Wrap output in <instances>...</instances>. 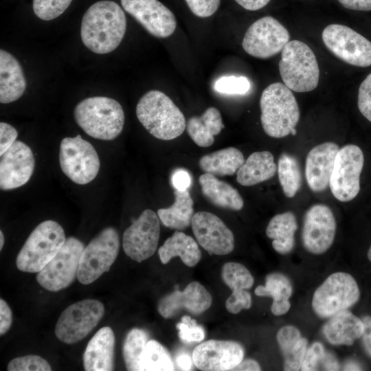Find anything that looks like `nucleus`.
Here are the masks:
<instances>
[{"label":"nucleus","mask_w":371,"mask_h":371,"mask_svg":"<svg viewBox=\"0 0 371 371\" xmlns=\"http://www.w3.org/2000/svg\"><path fill=\"white\" fill-rule=\"evenodd\" d=\"M126 28V16L120 6L112 1H100L91 5L84 14L80 37L91 52L104 54L119 46Z\"/></svg>","instance_id":"1"},{"label":"nucleus","mask_w":371,"mask_h":371,"mask_svg":"<svg viewBox=\"0 0 371 371\" xmlns=\"http://www.w3.org/2000/svg\"><path fill=\"white\" fill-rule=\"evenodd\" d=\"M136 115L150 135L161 140L178 137L186 127L183 113L168 95L157 90L149 91L139 99Z\"/></svg>","instance_id":"2"},{"label":"nucleus","mask_w":371,"mask_h":371,"mask_svg":"<svg viewBox=\"0 0 371 371\" xmlns=\"http://www.w3.org/2000/svg\"><path fill=\"white\" fill-rule=\"evenodd\" d=\"M77 124L89 136L102 140H112L122 131L124 113L115 100L104 96L85 98L75 107Z\"/></svg>","instance_id":"3"},{"label":"nucleus","mask_w":371,"mask_h":371,"mask_svg":"<svg viewBox=\"0 0 371 371\" xmlns=\"http://www.w3.org/2000/svg\"><path fill=\"white\" fill-rule=\"evenodd\" d=\"M260 121L265 133L273 138L291 134L300 120L297 100L284 84L275 82L267 86L260 100Z\"/></svg>","instance_id":"4"},{"label":"nucleus","mask_w":371,"mask_h":371,"mask_svg":"<svg viewBox=\"0 0 371 371\" xmlns=\"http://www.w3.org/2000/svg\"><path fill=\"white\" fill-rule=\"evenodd\" d=\"M279 71L284 84L291 91L302 93L318 85L319 69L313 50L304 42L289 41L281 52Z\"/></svg>","instance_id":"5"},{"label":"nucleus","mask_w":371,"mask_h":371,"mask_svg":"<svg viewBox=\"0 0 371 371\" xmlns=\"http://www.w3.org/2000/svg\"><path fill=\"white\" fill-rule=\"evenodd\" d=\"M66 240L63 228L52 220L38 224L19 252L16 265L27 273L39 272L58 253Z\"/></svg>","instance_id":"6"},{"label":"nucleus","mask_w":371,"mask_h":371,"mask_svg":"<svg viewBox=\"0 0 371 371\" xmlns=\"http://www.w3.org/2000/svg\"><path fill=\"white\" fill-rule=\"evenodd\" d=\"M360 290L355 279L349 273L336 272L329 276L315 290L312 308L321 318H329L348 310L359 300Z\"/></svg>","instance_id":"7"},{"label":"nucleus","mask_w":371,"mask_h":371,"mask_svg":"<svg viewBox=\"0 0 371 371\" xmlns=\"http://www.w3.org/2000/svg\"><path fill=\"white\" fill-rule=\"evenodd\" d=\"M120 249L117 230L108 227L102 229L84 248L78 270V280L85 285L98 280L109 271Z\"/></svg>","instance_id":"8"},{"label":"nucleus","mask_w":371,"mask_h":371,"mask_svg":"<svg viewBox=\"0 0 371 371\" xmlns=\"http://www.w3.org/2000/svg\"><path fill=\"white\" fill-rule=\"evenodd\" d=\"M59 163L63 172L73 182L85 185L92 181L100 170L94 147L80 135L64 138L60 145Z\"/></svg>","instance_id":"9"},{"label":"nucleus","mask_w":371,"mask_h":371,"mask_svg":"<svg viewBox=\"0 0 371 371\" xmlns=\"http://www.w3.org/2000/svg\"><path fill=\"white\" fill-rule=\"evenodd\" d=\"M104 313V305L97 300L85 299L75 302L62 312L56 324L55 335L64 343H76L91 333Z\"/></svg>","instance_id":"10"},{"label":"nucleus","mask_w":371,"mask_h":371,"mask_svg":"<svg viewBox=\"0 0 371 371\" xmlns=\"http://www.w3.org/2000/svg\"><path fill=\"white\" fill-rule=\"evenodd\" d=\"M84 244L75 237L66 238L56 256L36 275L45 289L56 292L69 286L77 277Z\"/></svg>","instance_id":"11"},{"label":"nucleus","mask_w":371,"mask_h":371,"mask_svg":"<svg viewBox=\"0 0 371 371\" xmlns=\"http://www.w3.org/2000/svg\"><path fill=\"white\" fill-rule=\"evenodd\" d=\"M363 163V153L358 146L347 144L339 148L329 182L330 191L336 199L348 202L357 196Z\"/></svg>","instance_id":"12"},{"label":"nucleus","mask_w":371,"mask_h":371,"mask_svg":"<svg viewBox=\"0 0 371 371\" xmlns=\"http://www.w3.org/2000/svg\"><path fill=\"white\" fill-rule=\"evenodd\" d=\"M322 37L327 49L344 62L360 67L371 65V42L350 27L330 24Z\"/></svg>","instance_id":"13"},{"label":"nucleus","mask_w":371,"mask_h":371,"mask_svg":"<svg viewBox=\"0 0 371 371\" xmlns=\"http://www.w3.org/2000/svg\"><path fill=\"white\" fill-rule=\"evenodd\" d=\"M289 39L290 34L286 28L276 19L266 16L248 27L242 46L250 56L265 59L282 52Z\"/></svg>","instance_id":"14"},{"label":"nucleus","mask_w":371,"mask_h":371,"mask_svg":"<svg viewBox=\"0 0 371 371\" xmlns=\"http://www.w3.org/2000/svg\"><path fill=\"white\" fill-rule=\"evenodd\" d=\"M160 236L158 215L153 210H144L124 232L123 249L128 257L137 262L151 257L157 251Z\"/></svg>","instance_id":"15"},{"label":"nucleus","mask_w":371,"mask_h":371,"mask_svg":"<svg viewBox=\"0 0 371 371\" xmlns=\"http://www.w3.org/2000/svg\"><path fill=\"white\" fill-rule=\"evenodd\" d=\"M336 221L331 209L318 203L305 213L302 232L304 248L313 254H322L332 245L336 233Z\"/></svg>","instance_id":"16"},{"label":"nucleus","mask_w":371,"mask_h":371,"mask_svg":"<svg viewBox=\"0 0 371 371\" xmlns=\"http://www.w3.org/2000/svg\"><path fill=\"white\" fill-rule=\"evenodd\" d=\"M243 347L238 342L210 339L196 346L192 352L193 363L204 371L234 370L243 360Z\"/></svg>","instance_id":"17"},{"label":"nucleus","mask_w":371,"mask_h":371,"mask_svg":"<svg viewBox=\"0 0 371 371\" xmlns=\"http://www.w3.org/2000/svg\"><path fill=\"white\" fill-rule=\"evenodd\" d=\"M191 227L198 243L210 254L226 255L234 249V236L223 221L208 212H198Z\"/></svg>","instance_id":"18"},{"label":"nucleus","mask_w":371,"mask_h":371,"mask_svg":"<svg viewBox=\"0 0 371 371\" xmlns=\"http://www.w3.org/2000/svg\"><path fill=\"white\" fill-rule=\"evenodd\" d=\"M121 4L126 12L155 37L167 38L176 29L174 14L158 0H121Z\"/></svg>","instance_id":"19"},{"label":"nucleus","mask_w":371,"mask_h":371,"mask_svg":"<svg viewBox=\"0 0 371 371\" xmlns=\"http://www.w3.org/2000/svg\"><path fill=\"white\" fill-rule=\"evenodd\" d=\"M35 160L30 148L21 141L14 144L0 159V188L8 190L25 184L32 175Z\"/></svg>","instance_id":"20"},{"label":"nucleus","mask_w":371,"mask_h":371,"mask_svg":"<svg viewBox=\"0 0 371 371\" xmlns=\"http://www.w3.org/2000/svg\"><path fill=\"white\" fill-rule=\"evenodd\" d=\"M212 297L198 282H192L182 291H175L163 297L158 302L157 310L164 318H170L181 309L193 314H200L212 305Z\"/></svg>","instance_id":"21"},{"label":"nucleus","mask_w":371,"mask_h":371,"mask_svg":"<svg viewBox=\"0 0 371 371\" xmlns=\"http://www.w3.org/2000/svg\"><path fill=\"white\" fill-rule=\"evenodd\" d=\"M339 150L337 144L327 142L313 147L308 152L305 163V177L312 191L323 192L329 186Z\"/></svg>","instance_id":"22"},{"label":"nucleus","mask_w":371,"mask_h":371,"mask_svg":"<svg viewBox=\"0 0 371 371\" xmlns=\"http://www.w3.org/2000/svg\"><path fill=\"white\" fill-rule=\"evenodd\" d=\"M115 335L109 326L99 329L88 342L83 355L87 371L113 370Z\"/></svg>","instance_id":"23"},{"label":"nucleus","mask_w":371,"mask_h":371,"mask_svg":"<svg viewBox=\"0 0 371 371\" xmlns=\"http://www.w3.org/2000/svg\"><path fill=\"white\" fill-rule=\"evenodd\" d=\"M364 326L362 319L350 311L344 310L329 317L322 332L332 345L351 346L361 337Z\"/></svg>","instance_id":"24"},{"label":"nucleus","mask_w":371,"mask_h":371,"mask_svg":"<svg viewBox=\"0 0 371 371\" xmlns=\"http://www.w3.org/2000/svg\"><path fill=\"white\" fill-rule=\"evenodd\" d=\"M26 81L18 60L9 52L0 50V102L16 101L23 94Z\"/></svg>","instance_id":"25"},{"label":"nucleus","mask_w":371,"mask_h":371,"mask_svg":"<svg viewBox=\"0 0 371 371\" xmlns=\"http://www.w3.org/2000/svg\"><path fill=\"white\" fill-rule=\"evenodd\" d=\"M201 192L212 205L231 210H240L244 205L243 199L238 191L216 176L204 173L199 178Z\"/></svg>","instance_id":"26"},{"label":"nucleus","mask_w":371,"mask_h":371,"mask_svg":"<svg viewBox=\"0 0 371 371\" xmlns=\"http://www.w3.org/2000/svg\"><path fill=\"white\" fill-rule=\"evenodd\" d=\"M277 168L270 152H254L237 171L236 181L241 186H252L272 178Z\"/></svg>","instance_id":"27"},{"label":"nucleus","mask_w":371,"mask_h":371,"mask_svg":"<svg viewBox=\"0 0 371 371\" xmlns=\"http://www.w3.org/2000/svg\"><path fill=\"white\" fill-rule=\"evenodd\" d=\"M161 262L167 264L179 256L184 265L194 267L201 258V252L194 239L183 232L176 231L158 249Z\"/></svg>","instance_id":"28"},{"label":"nucleus","mask_w":371,"mask_h":371,"mask_svg":"<svg viewBox=\"0 0 371 371\" xmlns=\"http://www.w3.org/2000/svg\"><path fill=\"white\" fill-rule=\"evenodd\" d=\"M223 128L221 113L213 106L207 109L200 116L191 117L186 124L190 137L200 147L212 145L214 136L218 135Z\"/></svg>","instance_id":"29"},{"label":"nucleus","mask_w":371,"mask_h":371,"mask_svg":"<svg viewBox=\"0 0 371 371\" xmlns=\"http://www.w3.org/2000/svg\"><path fill=\"white\" fill-rule=\"evenodd\" d=\"M297 223L295 214L286 212L275 215L269 222L266 234L273 240L274 250L280 254H288L295 246V233Z\"/></svg>","instance_id":"30"},{"label":"nucleus","mask_w":371,"mask_h":371,"mask_svg":"<svg viewBox=\"0 0 371 371\" xmlns=\"http://www.w3.org/2000/svg\"><path fill=\"white\" fill-rule=\"evenodd\" d=\"M292 292L293 287L290 280L280 273L267 275L265 284L257 286L254 291L258 296H269L273 298L271 311L276 316L284 315L289 311L291 303L289 299Z\"/></svg>","instance_id":"31"},{"label":"nucleus","mask_w":371,"mask_h":371,"mask_svg":"<svg viewBox=\"0 0 371 371\" xmlns=\"http://www.w3.org/2000/svg\"><path fill=\"white\" fill-rule=\"evenodd\" d=\"M245 161L241 151L234 147H228L202 156L199 165L205 173L223 177L236 173Z\"/></svg>","instance_id":"32"},{"label":"nucleus","mask_w":371,"mask_h":371,"mask_svg":"<svg viewBox=\"0 0 371 371\" xmlns=\"http://www.w3.org/2000/svg\"><path fill=\"white\" fill-rule=\"evenodd\" d=\"M175 202L167 208L157 210L159 220L167 227L182 230L188 227L194 216L193 200L188 190H175Z\"/></svg>","instance_id":"33"},{"label":"nucleus","mask_w":371,"mask_h":371,"mask_svg":"<svg viewBox=\"0 0 371 371\" xmlns=\"http://www.w3.org/2000/svg\"><path fill=\"white\" fill-rule=\"evenodd\" d=\"M277 171L279 182L284 195L293 198L300 190L302 184V174L297 159L286 153L280 155Z\"/></svg>","instance_id":"34"},{"label":"nucleus","mask_w":371,"mask_h":371,"mask_svg":"<svg viewBox=\"0 0 371 371\" xmlns=\"http://www.w3.org/2000/svg\"><path fill=\"white\" fill-rule=\"evenodd\" d=\"M148 340V334L143 329L134 328L128 332L122 346L127 370L140 371L141 358Z\"/></svg>","instance_id":"35"},{"label":"nucleus","mask_w":371,"mask_h":371,"mask_svg":"<svg viewBox=\"0 0 371 371\" xmlns=\"http://www.w3.org/2000/svg\"><path fill=\"white\" fill-rule=\"evenodd\" d=\"M170 355L158 341L149 339L142 354L140 371L174 370Z\"/></svg>","instance_id":"36"},{"label":"nucleus","mask_w":371,"mask_h":371,"mask_svg":"<svg viewBox=\"0 0 371 371\" xmlns=\"http://www.w3.org/2000/svg\"><path fill=\"white\" fill-rule=\"evenodd\" d=\"M221 276L224 283L232 291L249 289L254 282L249 271L238 262L225 263L222 269Z\"/></svg>","instance_id":"37"},{"label":"nucleus","mask_w":371,"mask_h":371,"mask_svg":"<svg viewBox=\"0 0 371 371\" xmlns=\"http://www.w3.org/2000/svg\"><path fill=\"white\" fill-rule=\"evenodd\" d=\"M72 0H33V10L36 16L50 21L61 15Z\"/></svg>","instance_id":"38"},{"label":"nucleus","mask_w":371,"mask_h":371,"mask_svg":"<svg viewBox=\"0 0 371 371\" xmlns=\"http://www.w3.org/2000/svg\"><path fill=\"white\" fill-rule=\"evenodd\" d=\"M8 371H51L52 367L43 357L29 355L16 357L8 364Z\"/></svg>","instance_id":"39"},{"label":"nucleus","mask_w":371,"mask_h":371,"mask_svg":"<svg viewBox=\"0 0 371 371\" xmlns=\"http://www.w3.org/2000/svg\"><path fill=\"white\" fill-rule=\"evenodd\" d=\"M250 88V82L245 76H223L218 79L214 85V89L216 91L232 95L245 94Z\"/></svg>","instance_id":"40"},{"label":"nucleus","mask_w":371,"mask_h":371,"mask_svg":"<svg viewBox=\"0 0 371 371\" xmlns=\"http://www.w3.org/2000/svg\"><path fill=\"white\" fill-rule=\"evenodd\" d=\"M307 349V339L301 337L287 352L283 355L284 370L286 371L301 370Z\"/></svg>","instance_id":"41"},{"label":"nucleus","mask_w":371,"mask_h":371,"mask_svg":"<svg viewBox=\"0 0 371 371\" xmlns=\"http://www.w3.org/2000/svg\"><path fill=\"white\" fill-rule=\"evenodd\" d=\"M179 330V337L186 342H200L205 338V330L198 325L195 319L185 315L181 317V322L177 324Z\"/></svg>","instance_id":"42"},{"label":"nucleus","mask_w":371,"mask_h":371,"mask_svg":"<svg viewBox=\"0 0 371 371\" xmlns=\"http://www.w3.org/2000/svg\"><path fill=\"white\" fill-rule=\"evenodd\" d=\"M251 302V295L246 290H234L225 302V308L228 312L237 314L243 309H249Z\"/></svg>","instance_id":"43"},{"label":"nucleus","mask_w":371,"mask_h":371,"mask_svg":"<svg viewBox=\"0 0 371 371\" xmlns=\"http://www.w3.org/2000/svg\"><path fill=\"white\" fill-rule=\"evenodd\" d=\"M357 106L361 113L371 122V73L366 76L359 86Z\"/></svg>","instance_id":"44"},{"label":"nucleus","mask_w":371,"mask_h":371,"mask_svg":"<svg viewBox=\"0 0 371 371\" xmlns=\"http://www.w3.org/2000/svg\"><path fill=\"white\" fill-rule=\"evenodd\" d=\"M301 337L300 330L291 325L282 327L276 335L278 344L283 355L287 352Z\"/></svg>","instance_id":"45"},{"label":"nucleus","mask_w":371,"mask_h":371,"mask_svg":"<svg viewBox=\"0 0 371 371\" xmlns=\"http://www.w3.org/2000/svg\"><path fill=\"white\" fill-rule=\"evenodd\" d=\"M191 12L199 17H209L218 10L221 0H185Z\"/></svg>","instance_id":"46"},{"label":"nucleus","mask_w":371,"mask_h":371,"mask_svg":"<svg viewBox=\"0 0 371 371\" xmlns=\"http://www.w3.org/2000/svg\"><path fill=\"white\" fill-rule=\"evenodd\" d=\"M325 354L324 346L320 342H314L307 349L301 370H315L319 362L324 359Z\"/></svg>","instance_id":"47"},{"label":"nucleus","mask_w":371,"mask_h":371,"mask_svg":"<svg viewBox=\"0 0 371 371\" xmlns=\"http://www.w3.org/2000/svg\"><path fill=\"white\" fill-rule=\"evenodd\" d=\"M18 133L15 128L5 122L0 123V155L16 141Z\"/></svg>","instance_id":"48"},{"label":"nucleus","mask_w":371,"mask_h":371,"mask_svg":"<svg viewBox=\"0 0 371 371\" xmlns=\"http://www.w3.org/2000/svg\"><path fill=\"white\" fill-rule=\"evenodd\" d=\"M171 183L175 190H186L191 185V176L186 169L178 168L172 172Z\"/></svg>","instance_id":"49"},{"label":"nucleus","mask_w":371,"mask_h":371,"mask_svg":"<svg viewBox=\"0 0 371 371\" xmlns=\"http://www.w3.org/2000/svg\"><path fill=\"white\" fill-rule=\"evenodd\" d=\"M12 312L7 302L0 299V335L5 334L12 324Z\"/></svg>","instance_id":"50"},{"label":"nucleus","mask_w":371,"mask_h":371,"mask_svg":"<svg viewBox=\"0 0 371 371\" xmlns=\"http://www.w3.org/2000/svg\"><path fill=\"white\" fill-rule=\"evenodd\" d=\"M361 319L364 326L361 336L363 347L366 354L371 357V316L365 315Z\"/></svg>","instance_id":"51"},{"label":"nucleus","mask_w":371,"mask_h":371,"mask_svg":"<svg viewBox=\"0 0 371 371\" xmlns=\"http://www.w3.org/2000/svg\"><path fill=\"white\" fill-rule=\"evenodd\" d=\"M338 1L346 9L359 11L371 10V0H338Z\"/></svg>","instance_id":"52"},{"label":"nucleus","mask_w":371,"mask_h":371,"mask_svg":"<svg viewBox=\"0 0 371 371\" xmlns=\"http://www.w3.org/2000/svg\"><path fill=\"white\" fill-rule=\"evenodd\" d=\"M243 8L255 11L266 6L271 0H235Z\"/></svg>","instance_id":"53"},{"label":"nucleus","mask_w":371,"mask_h":371,"mask_svg":"<svg viewBox=\"0 0 371 371\" xmlns=\"http://www.w3.org/2000/svg\"><path fill=\"white\" fill-rule=\"evenodd\" d=\"M261 368L259 363L251 359L243 360L233 370L239 371H259Z\"/></svg>","instance_id":"54"},{"label":"nucleus","mask_w":371,"mask_h":371,"mask_svg":"<svg viewBox=\"0 0 371 371\" xmlns=\"http://www.w3.org/2000/svg\"><path fill=\"white\" fill-rule=\"evenodd\" d=\"M178 366L183 370H190L193 363L192 358L186 353L179 355L176 359Z\"/></svg>","instance_id":"55"},{"label":"nucleus","mask_w":371,"mask_h":371,"mask_svg":"<svg viewBox=\"0 0 371 371\" xmlns=\"http://www.w3.org/2000/svg\"><path fill=\"white\" fill-rule=\"evenodd\" d=\"M324 358L326 359L324 363V368L326 370H339V366L337 361L334 357H326V354Z\"/></svg>","instance_id":"56"},{"label":"nucleus","mask_w":371,"mask_h":371,"mask_svg":"<svg viewBox=\"0 0 371 371\" xmlns=\"http://www.w3.org/2000/svg\"><path fill=\"white\" fill-rule=\"evenodd\" d=\"M344 370H361L359 369V368L355 365L354 363H350L349 364H348L347 366H345L344 367Z\"/></svg>","instance_id":"57"},{"label":"nucleus","mask_w":371,"mask_h":371,"mask_svg":"<svg viewBox=\"0 0 371 371\" xmlns=\"http://www.w3.org/2000/svg\"><path fill=\"white\" fill-rule=\"evenodd\" d=\"M4 245V235L2 231H0V250L2 249Z\"/></svg>","instance_id":"58"},{"label":"nucleus","mask_w":371,"mask_h":371,"mask_svg":"<svg viewBox=\"0 0 371 371\" xmlns=\"http://www.w3.org/2000/svg\"><path fill=\"white\" fill-rule=\"evenodd\" d=\"M367 256H368V260L371 262V245L368 251Z\"/></svg>","instance_id":"59"}]
</instances>
